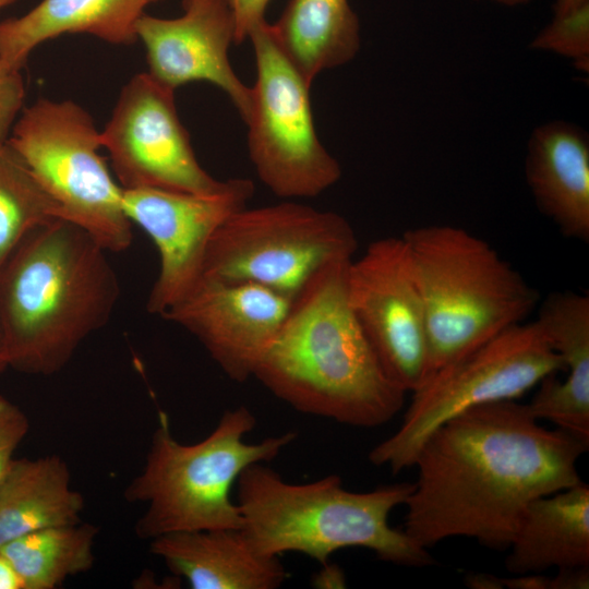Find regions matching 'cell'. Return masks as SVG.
<instances>
[{
	"label": "cell",
	"instance_id": "6da1fadb",
	"mask_svg": "<svg viewBox=\"0 0 589 589\" xmlns=\"http://www.w3.org/2000/svg\"><path fill=\"white\" fill-rule=\"evenodd\" d=\"M588 447L540 425L516 399L469 408L419 449L402 530L425 549L465 537L506 550L533 500L581 481L577 462Z\"/></svg>",
	"mask_w": 589,
	"mask_h": 589
},
{
	"label": "cell",
	"instance_id": "7a4b0ae2",
	"mask_svg": "<svg viewBox=\"0 0 589 589\" xmlns=\"http://www.w3.org/2000/svg\"><path fill=\"white\" fill-rule=\"evenodd\" d=\"M351 261L322 267L291 301L253 377L299 412L376 428L401 410L407 393L387 376L350 309Z\"/></svg>",
	"mask_w": 589,
	"mask_h": 589
},
{
	"label": "cell",
	"instance_id": "3957f363",
	"mask_svg": "<svg viewBox=\"0 0 589 589\" xmlns=\"http://www.w3.org/2000/svg\"><path fill=\"white\" fill-rule=\"evenodd\" d=\"M107 251L57 219L33 230L0 268V320L9 363L52 375L109 321L120 296Z\"/></svg>",
	"mask_w": 589,
	"mask_h": 589
},
{
	"label": "cell",
	"instance_id": "277c9868",
	"mask_svg": "<svg viewBox=\"0 0 589 589\" xmlns=\"http://www.w3.org/2000/svg\"><path fill=\"white\" fill-rule=\"evenodd\" d=\"M236 489L242 530L264 554L298 552L325 565L333 553L358 546L396 565L420 568L435 564L428 549L388 522L390 512L405 504L413 483L352 492L336 474L290 483L264 462H256L241 472Z\"/></svg>",
	"mask_w": 589,
	"mask_h": 589
},
{
	"label": "cell",
	"instance_id": "5b68a950",
	"mask_svg": "<svg viewBox=\"0 0 589 589\" xmlns=\"http://www.w3.org/2000/svg\"><path fill=\"white\" fill-rule=\"evenodd\" d=\"M255 424L253 412L241 405L226 410L202 441L183 444L159 411L145 465L124 490L128 502L146 504L136 536L151 541L172 532L242 528L231 497L239 476L253 464L275 459L297 437L286 432L248 443L244 436Z\"/></svg>",
	"mask_w": 589,
	"mask_h": 589
},
{
	"label": "cell",
	"instance_id": "8992f818",
	"mask_svg": "<svg viewBox=\"0 0 589 589\" xmlns=\"http://www.w3.org/2000/svg\"><path fill=\"white\" fill-rule=\"evenodd\" d=\"M401 237L425 311L423 384L474 347L524 322L538 306V291L493 247L466 229L428 225Z\"/></svg>",
	"mask_w": 589,
	"mask_h": 589
},
{
	"label": "cell",
	"instance_id": "52a82bcc",
	"mask_svg": "<svg viewBox=\"0 0 589 589\" xmlns=\"http://www.w3.org/2000/svg\"><path fill=\"white\" fill-rule=\"evenodd\" d=\"M7 143L58 204L62 219L107 252L131 244L123 189L99 154L100 131L84 108L72 100L40 98L22 111Z\"/></svg>",
	"mask_w": 589,
	"mask_h": 589
},
{
	"label": "cell",
	"instance_id": "ba28073f",
	"mask_svg": "<svg viewBox=\"0 0 589 589\" xmlns=\"http://www.w3.org/2000/svg\"><path fill=\"white\" fill-rule=\"evenodd\" d=\"M565 370L534 321L505 328L437 371L412 393L399 428L369 453L393 473L413 467L426 437L476 406L516 399L545 376Z\"/></svg>",
	"mask_w": 589,
	"mask_h": 589
},
{
	"label": "cell",
	"instance_id": "9c48e42d",
	"mask_svg": "<svg viewBox=\"0 0 589 589\" xmlns=\"http://www.w3.org/2000/svg\"><path fill=\"white\" fill-rule=\"evenodd\" d=\"M358 249L349 221L287 200L235 212L213 233L202 277L252 283L293 300L309 280Z\"/></svg>",
	"mask_w": 589,
	"mask_h": 589
},
{
	"label": "cell",
	"instance_id": "30bf717a",
	"mask_svg": "<svg viewBox=\"0 0 589 589\" xmlns=\"http://www.w3.org/2000/svg\"><path fill=\"white\" fill-rule=\"evenodd\" d=\"M249 39L256 80L245 123L256 175L281 199L317 196L339 181L341 167L318 140L311 83L283 52L266 21L252 31Z\"/></svg>",
	"mask_w": 589,
	"mask_h": 589
},
{
	"label": "cell",
	"instance_id": "8fae6325",
	"mask_svg": "<svg viewBox=\"0 0 589 589\" xmlns=\"http://www.w3.org/2000/svg\"><path fill=\"white\" fill-rule=\"evenodd\" d=\"M173 94L149 73L134 75L100 131L101 147L109 153L122 189L218 192L227 180H216L200 165Z\"/></svg>",
	"mask_w": 589,
	"mask_h": 589
},
{
	"label": "cell",
	"instance_id": "7c38bea8",
	"mask_svg": "<svg viewBox=\"0 0 589 589\" xmlns=\"http://www.w3.org/2000/svg\"><path fill=\"white\" fill-rule=\"evenodd\" d=\"M347 298L387 376L406 393L417 390L426 374V320L402 237L375 240L352 259Z\"/></svg>",
	"mask_w": 589,
	"mask_h": 589
},
{
	"label": "cell",
	"instance_id": "4fadbf2b",
	"mask_svg": "<svg viewBox=\"0 0 589 589\" xmlns=\"http://www.w3.org/2000/svg\"><path fill=\"white\" fill-rule=\"evenodd\" d=\"M254 183L228 179L224 189L199 194L164 189H123V208L142 228L159 254V272L147 300V310L161 315L201 279L207 244L235 212L247 206Z\"/></svg>",
	"mask_w": 589,
	"mask_h": 589
},
{
	"label": "cell",
	"instance_id": "5bb4252c",
	"mask_svg": "<svg viewBox=\"0 0 589 589\" xmlns=\"http://www.w3.org/2000/svg\"><path fill=\"white\" fill-rule=\"evenodd\" d=\"M291 301L252 283L201 277L160 316L193 335L231 381L243 383L253 376Z\"/></svg>",
	"mask_w": 589,
	"mask_h": 589
},
{
	"label": "cell",
	"instance_id": "9a60e30c",
	"mask_svg": "<svg viewBox=\"0 0 589 589\" xmlns=\"http://www.w3.org/2000/svg\"><path fill=\"white\" fill-rule=\"evenodd\" d=\"M135 32L155 80L173 91L188 83L208 82L230 98L247 121L252 93L229 62L236 27L227 0H183V13L175 19L144 13Z\"/></svg>",
	"mask_w": 589,
	"mask_h": 589
},
{
	"label": "cell",
	"instance_id": "2e32d148",
	"mask_svg": "<svg viewBox=\"0 0 589 589\" xmlns=\"http://www.w3.org/2000/svg\"><path fill=\"white\" fill-rule=\"evenodd\" d=\"M568 375L545 376L527 404L537 419L589 443V297L574 291L549 294L534 320Z\"/></svg>",
	"mask_w": 589,
	"mask_h": 589
},
{
	"label": "cell",
	"instance_id": "e0dca14e",
	"mask_svg": "<svg viewBox=\"0 0 589 589\" xmlns=\"http://www.w3.org/2000/svg\"><path fill=\"white\" fill-rule=\"evenodd\" d=\"M527 184L539 211L567 238L589 241V140L577 125L554 120L527 144Z\"/></svg>",
	"mask_w": 589,
	"mask_h": 589
},
{
	"label": "cell",
	"instance_id": "ac0fdd59",
	"mask_svg": "<svg viewBox=\"0 0 589 589\" xmlns=\"http://www.w3.org/2000/svg\"><path fill=\"white\" fill-rule=\"evenodd\" d=\"M149 550L192 589H276L288 577L278 556L260 552L242 528L167 533Z\"/></svg>",
	"mask_w": 589,
	"mask_h": 589
},
{
	"label": "cell",
	"instance_id": "d6986e66",
	"mask_svg": "<svg viewBox=\"0 0 589 589\" xmlns=\"http://www.w3.org/2000/svg\"><path fill=\"white\" fill-rule=\"evenodd\" d=\"M159 0H41L20 17L0 23V61L22 70L40 44L68 33H86L115 45L137 39L135 25Z\"/></svg>",
	"mask_w": 589,
	"mask_h": 589
},
{
	"label": "cell",
	"instance_id": "ffe728a7",
	"mask_svg": "<svg viewBox=\"0 0 589 589\" xmlns=\"http://www.w3.org/2000/svg\"><path fill=\"white\" fill-rule=\"evenodd\" d=\"M508 550L505 568L514 575L589 567V485L533 500Z\"/></svg>",
	"mask_w": 589,
	"mask_h": 589
},
{
	"label": "cell",
	"instance_id": "44dd1931",
	"mask_svg": "<svg viewBox=\"0 0 589 589\" xmlns=\"http://www.w3.org/2000/svg\"><path fill=\"white\" fill-rule=\"evenodd\" d=\"M84 505L59 455L14 458L0 484V548L36 530L82 521Z\"/></svg>",
	"mask_w": 589,
	"mask_h": 589
},
{
	"label": "cell",
	"instance_id": "7402d4cb",
	"mask_svg": "<svg viewBox=\"0 0 589 589\" xmlns=\"http://www.w3.org/2000/svg\"><path fill=\"white\" fill-rule=\"evenodd\" d=\"M278 46L310 82L351 61L360 49V23L348 0H290L269 24Z\"/></svg>",
	"mask_w": 589,
	"mask_h": 589
},
{
	"label": "cell",
	"instance_id": "603a6c76",
	"mask_svg": "<svg viewBox=\"0 0 589 589\" xmlns=\"http://www.w3.org/2000/svg\"><path fill=\"white\" fill-rule=\"evenodd\" d=\"M98 528L89 522L55 526L23 534L0 548L23 589H55L93 568Z\"/></svg>",
	"mask_w": 589,
	"mask_h": 589
},
{
	"label": "cell",
	"instance_id": "cb8c5ba5",
	"mask_svg": "<svg viewBox=\"0 0 589 589\" xmlns=\"http://www.w3.org/2000/svg\"><path fill=\"white\" fill-rule=\"evenodd\" d=\"M57 219L58 204L17 153L0 144V268L27 235Z\"/></svg>",
	"mask_w": 589,
	"mask_h": 589
},
{
	"label": "cell",
	"instance_id": "d4e9b609",
	"mask_svg": "<svg viewBox=\"0 0 589 589\" xmlns=\"http://www.w3.org/2000/svg\"><path fill=\"white\" fill-rule=\"evenodd\" d=\"M530 48L565 57L577 69L588 72L589 4L553 15V20L531 40Z\"/></svg>",
	"mask_w": 589,
	"mask_h": 589
},
{
	"label": "cell",
	"instance_id": "484cf974",
	"mask_svg": "<svg viewBox=\"0 0 589 589\" xmlns=\"http://www.w3.org/2000/svg\"><path fill=\"white\" fill-rule=\"evenodd\" d=\"M29 430L25 412L7 397L0 395V484L4 479L14 453Z\"/></svg>",
	"mask_w": 589,
	"mask_h": 589
},
{
	"label": "cell",
	"instance_id": "4316f807",
	"mask_svg": "<svg viewBox=\"0 0 589 589\" xmlns=\"http://www.w3.org/2000/svg\"><path fill=\"white\" fill-rule=\"evenodd\" d=\"M25 97L21 70L7 67L0 61V144L8 141Z\"/></svg>",
	"mask_w": 589,
	"mask_h": 589
},
{
	"label": "cell",
	"instance_id": "83f0119b",
	"mask_svg": "<svg viewBox=\"0 0 589 589\" xmlns=\"http://www.w3.org/2000/svg\"><path fill=\"white\" fill-rule=\"evenodd\" d=\"M271 0H227L236 27V44L249 39L252 31L265 20Z\"/></svg>",
	"mask_w": 589,
	"mask_h": 589
},
{
	"label": "cell",
	"instance_id": "f1b7e54d",
	"mask_svg": "<svg viewBox=\"0 0 589 589\" xmlns=\"http://www.w3.org/2000/svg\"><path fill=\"white\" fill-rule=\"evenodd\" d=\"M0 589H23L15 568L2 553H0Z\"/></svg>",
	"mask_w": 589,
	"mask_h": 589
},
{
	"label": "cell",
	"instance_id": "f546056e",
	"mask_svg": "<svg viewBox=\"0 0 589 589\" xmlns=\"http://www.w3.org/2000/svg\"><path fill=\"white\" fill-rule=\"evenodd\" d=\"M320 576L325 579L323 581V585H326L325 587H345V576L337 566H325L323 574H320Z\"/></svg>",
	"mask_w": 589,
	"mask_h": 589
},
{
	"label": "cell",
	"instance_id": "4dcf8cb0",
	"mask_svg": "<svg viewBox=\"0 0 589 589\" xmlns=\"http://www.w3.org/2000/svg\"><path fill=\"white\" fill-rule=\"evenodd\" d=\"M589 4V0H555L553 5L554 15L564 14Z\"/></svg>",
	"mask_w": 589,
	"mask_h": 589
},
{
	"label": "cell",
	"instance_id": "1f68e13d",
	"mask_svg": "<svg viewBox=\"0 0 589 589\" xmlns=\"http://www.w3.org/2000/svg\"><path fill=\"white\" fill-rule=\"evenodd\" d=\"M10 368L5 332L0 320V375Z\"/></svg>",
	"mask_w": 589,
	"mask_h": 589
},
{
	"label": "cell",
	"instance_id": "d6a6232c",
	"mask_svg": "<svg viewBox=\"0 0 589 589\" xmlns=\"http://www.w3.org/2000/svg\"><path fill=\"white\" fill-rule=\"evenodd\" d=\"M477 1H490L496 4L505 5V7H517V5H524L527 3H530L534 0H477Z\"/></svg>",
	"mask_w": 589,
	"mask_h": 589
},
{
	"label": "cell",
	"instance_id": "836d02e7",
	"mask_svg": "<svg viewBox=\"0 0 589 589\" xmlns=\"http://www.w3.org/2000/svg\"><path fill=\"white\" fill-rule=\"evenodd\" d=\"M16 0H0V10L14 3Z\"/></svg>",
	"mask_w": 589,
	"mask_h": 589
}]
</instances>
